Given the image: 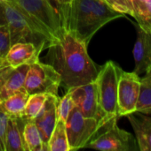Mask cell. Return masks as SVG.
Segmentation results:
<instances>
[{
    "label": "cell",
    "instance_id": "cell-1",
    "mask_svg": "<svg viewBox=\"0 0 151 151\" xmlns=\"http://www.w3.org/2000/svg\"><path fill=\"white\" fill-rule=\"evenodd\" d=\"M47 64L61 75V85L67 89L94 81L100 69L87 52V45L65 31L62 37L50 44Z\"/></svg>",
    "mask_w": 151,
    "mask_h": 151
},
{
    "label": "cell",
    "instance_id": "cell-12",
    "mask_svg": "<svg viewBox=\"0 0 151 151\" xmlns=\"http://www.w3.org/2000/svg\"><path fill=\"white\" fill-rule=\"evenodd\" d=\"M59 98L57 95L49 94L42 110L33 120L40 133L44 151H47L48 141L58 120L57 106Z\"/></svg>",
    "mask_w": 151,
    "mask_h": 151
},
{
    "label": "cell",
    "instance_id": "cell-11",
    "mask_svg": "<svg viewBox=\"0 0 151 151\" xmlns=\"http://www.w3.org/2000/svg\"><path fill=\"white\" fill-rule=\"evenodd\" d=\"M113 9L135 19L145 31H151V0H104Z\"/></svg>",
    "mask_w": 151,
    "mask_h": 151
},
{
    "label": "cell",
    "instance_id": "cell-17",
    "mask_svg": "<svg viewBox=\"0 0 151 151\" xmlns=\"http://www.w3.org/2000/svg\"><path fill=\"white\" fill-rule=\"evenodd\" d=\"M25 123L26 121L20 118H8L4 140L5 151H26L22 135Z\"/></svg>",
    "mask_w": 151,
    "mask_h": 151
},
{
    "label": "cell",
    "instance_id": "cell-25",
    "mask_svg": "<svg viewBox=\"0 0 151 151\" xmlns=\"http://www.w3.org/2000/svg\"><path fill=\"white\" fill-rule=\"evenodd\" d=\"M9 116L4 111H0V151H5L4 140H5V132L6 126Z\"/></svg>",
    "mask_w": 151,
    "mask_h": 151
},
{
    "label": "cell",
    "instance_id": "cell-21",
    "mask_svg": "<svg viewBox=\"0 0 151 151\" xmlns=\"http://www.w3.org/2000/svg\"><path fill=\"white\" fill-rule=\"evenodd\" d=\"M145 73V76L141 78L140 94L135 111L151 115V68Z\"/></svg>",
    "mask_w": 151,
    "mask_h": 151
},
{
    "label": "cell",
    "instance_id": "cell-18",
    "mask_svg": "<svg viewBox=\"0 0 151 151\" xmlns=\"http://www.w3.org/2000/svg\"><path fill=\"white\" fill-rule=\"evenodd\" d=\"M28 97V93L24 88H21L0 102V111L6 113L9 117L21 118Z\"/></svg>",
    "mask_w": 151,
    "mask_h": 151
},
{
    "label": "cell",
    "instance_id": "cell-26",
    "mask_svg": "<svg viewBox=\"0 0 151 151\" xmlns=\"http://www.w3.org/2000/svg\"><path fill=\"white\" fill-rule=\"evenodd\" d=\"M4 24H6V21H5V17H4L3 6H2L1 2H0V26L1 25H4Z\"/></svg>",
    "mask_w": 151,
    "mask_h": 151
},
{
    "label": "cell",
    "instance_id": "cell-22",
    "mask_svg": "<svg viewBox=\"0 0 151 151\" xmlns=\"http://www.w3.org/2000/svg\"><path fill=\"white\" fill-rule=\"evenodd\" d=\"M49 94L46 93H37L29 95V97L27 101L23 114L20 119L24 121L34 120L35 118L38 115L42 110Z\"/></svg>",
    "mask_w": 151,
    "mask_h": 151
},
{
    "label": "cell",
    "instance_id": "cell-4",
    "mask_svg": "<svg viewBox=\"0 0 151 151\" xmlns=\"http://www.w3.org/2000/svg\"><path fill=\"white\" fill-rule=\"evenodd\" d=\"M122 69L113 61L107 62L99 71L96 78L99 104L103 116L107 119L117 115L118 81Z\"/></svg>",
    "mask_w": 151,
    "mask_h": 151
},
{
    "label": "cell",
    "instance_id": "cell-27",
    "mask_svg": "<svg viewBox=\"0 0 151 151\" xmlns=\"http://www.w3.org/2000/svg\"><path fill=\"white\" fill-rule=\"evenodd\" d=\"M52 2L55 3L58 6L60 5H65V4H69L72 0H51Z\"/></svg>",
    "mask_w": 151,
    "mask_h": 151
},
{
    "label": "cell",
    "instance_id": "cell-14",
    "mask_svg": "<svg viewBox=\"0 0 151 151\" xmlns=\"http://www.w3.org/2000/svg\"><path fill=\"white\" fill-rule=\"evenodd\" d=\"M137 40L133 48L134 73H144L151 68V31L143 30L137 24Z\"/></svg>",
    "mask_w": 151,
    "mask_h": 151
},
{
    "label": "cell",
    "instance_id": "cell-16",
    "mask_svg": "<svg viewBox=\"0 0 151 151\" xmlns=\"http://www.w3.org/2000/svg\"><path fill=\"white\" fill-rule=\"evenodd\" d=\"M125 117L134 131L139 150L151 151V116L134 111Z\"/></svg>",
    "mask_w": 151,
    "mask_h": 151
},
{
    "label": "cell",
    "instance_id": "cell-8",
    "mask_svg": "<svg viewBox=\"0 0 151 151\" xmlns=\"http://www.w3.org/2000/svg\"><path fill=\"white\" fill-rule=\"evenodd\" d=\"M0 2L9 28L12 45L17 42H33L44 48L48 46L47 41L33 30L24 16L8 0H0Z\"/></svg>",
    "mask_w": 151,
    "mask_h": 151
},
{
    "label": "cell",
    "instance_id": "cell-3",
    "mask_svg": "<svg viewBox=\"0 0 151 151\" xmlns=\"http://www.w3.org/2000/svg\"><path fill=\"white\" fill-rule=\"evenodd\" d=\"M8 1L24 16L33 30L47 41L48 46L62 37L65 30L61 19L51 0Z\"/></svg>",
    "mask_w": 151,
    "mask_h": 151
},
{
    "label": "cell",
    "instance_id": "cell-2",
    "mask_svg": "<svg viewBox=\"0 0 151 151\" xmlns=\"http://www.w3.org/2000/svg\"><path fill=\"white\" fill-rule=\"evenodd\" d=\"M57 9L64 30L85 45L103 26L125 15L113 9L104 0H72Z\"/></svg>",
    "mask_w": 151,
    "mask_h": 151
},
{
    "label": "cell",
    "instance_id": "cell-13",
    "mask_svg": "<svg viewBox=\"0 0 151 151\" xmlns=\"http://www.w3.org/2000/svg\"><path fill=\"white\" fill-rule=\"evenodd\" d=\"M29 65L12 67L6 65L0 68V102L23 88Z\"/></svg>",
    "mask_w": 151,
    "mask_h": 151
},
{
    "label": "cell",
    "instance_id": "cell-9",
    "mask_svg": "<svg viewBox=\"0 0 151 151\" xmlns=\"http://www.w3.org/2000/svg\"><path fill=\"white\" fill-rule=\"evenodd\" d=\"M70 93L75 107L87 118L97 119L103 126L109 119L103 116L99 104V95L96 81L72 88Z\"/></svg>",
    "mask_w": 151,
    "mask_h": 151
},
{
    "label": "cell",
    "instance_id": "cell-24",
    "mask_svg": "<svg viewBox=\"0 0 151 151\" xmlns=\"http://www.w3.org/2000/svg\"><path fill=\"white\" fill-rule=\"evenodd\" d=\"M11 36L6 24L0 26V58L5 60V57L11 48Z\"/></svg>",
    "mask_w": 151,
    "mask_h": 151
},
{
    "label": "cell",
    "instance_id": "cell-15",
    "mask_svg": "<svg viewBox=\"0 0 151 151\" xmlns=\"http://www.w3.org/2000/svg\"><path fill=\"white\" fill-rule=\"evenodd\" d=\"M44 49V47L37 46L33 42L14 43L11 46L5 57V62L12 67L31 65L39 60V54Z\"/></svg>",
    "mask_w": 151,
    "mask_h": 151
},
{
    "label": "cell",
    "instance_id": "cell-5",
    "mask_svg": "<svg viewBox=\"0 0 151 151\" xmlns=\"http://www.w3.org/2000/svg\"><path fill=\"white\" fill-rule=\"evenodd\" d=\"M117 119L118 117H113L109 119L101 127L103 131L96 138H93L85 147L102 151L139 150L133 136L118 127Z\"/></svg>",
    "mask_w": 151,
    "mask_h": 151
},
{
    "label": "cell",
    "instance_id": "cell-28",
    "mask_svg": "<svg viewBox=\"0 0 151 151\" xmlns=\"http://www.w3.org/2000/svg\"><path fill=\"white\" fill-rule=\"evenodd\" d=\"M7 65V64H6L5 60H4V59L0 58V68H1L2 66H4V65Z\"/></svg>",
    "mask_w": 151,
    "mask_h": 151
},
{
    "label": "cell",
    "instance_id": "cell-19",
    "mask_svg": "<svg viewBox=\"0 0 151 151\" xmlns=\"http://www.w3.org/2000/svg\"><path fill=\"white\" fill-rule=\"evenodd\" d=\"M47 151H69L65 121L58 119L47 144Z\"/></svg>",
    "mask_w": 151,
    "mask_h": 151
},
{
    "label": "cell",
    "instance_id": "cell-6",
    "mask_svg": "<svg viewBox=\"0 0 151 151\" xmlns=\"http://www.w3.org/2000/svg\"><path fill=\"white\" fill-rule=\"evenodd\" d=\"M65 126L69 150L85 148L102 127L97 119L85 117L76 107L69 113Z\"/></svg>",
    "mask_w": 151,
    "mask_h": 151
},
{
    "label": "cell",
    "instance_id": "cell-7",
    "mask_svg": "<svg viewBox=\"0 0 151 151\" xmlns=\"http://www.w3.org/2000/svg\"><path fill=\"white\" fill-rule=\"evenodd\" d=\"M61 85V75L49 64L39 60L29 65L23 88L28 95L46 93L57 95Z\"/></svg>",
    "mask_w": 151,
    "mask_h": 151
},
{
    "label": "cell",
    "instance_id": "cell-10",
    "mask_svg": "<svg viewBox=\"0 0 151 151\" xmlns=\"http://www.w3.org/2000/svg\"><path fill=\"white\" fill-rule=\"evenodd\" d=\"M141 78L136 73L121 71L117 90V115L125 117L136 111Z\"/></svg>",
    "mask_w": 151,
    "mask_h": 151
},
{
    "label": "cell",
    "instance_id": "cell-23",
    "mask_svg": "<svg viewBox=\"0 0 151 151\" xmlns=\"http://www.w3.org/2000/svg\"><path fill=\"white\" fill-rule=\"evenodd\" d=\"M75 108L74 102L71 98L70 93L68 91L65 96L61 98H59L58 106H57V115L58 119L66 121L71 111Z\"/></svg>",
    "mask_w": 151,
    "mask_h": 151
},
{
    "label": "cell",
    "instance_id": "cell-20",
    "mask_svg": "<svg viewBox=\"0 0 151 151\" xmlns=\"http://www.w3.org/2000/svg\"><path fill=\"white\" fill-rule=\"evenodd\" d=\"M22 135L26 151H44L40 133L33 120L26 121Z\"/></svg>",
    "mask_w": 151,
    "mask_h": 151
}]
</instances>
